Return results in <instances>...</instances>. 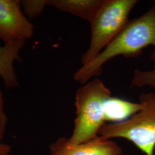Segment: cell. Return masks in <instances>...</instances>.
<instances>
[{
  "label": "cell",
  "instance_id": "1",
  "mask_svg": "<svg viewBox=\"0 0 155 155\" xmlns=\"http://www.w3.org/2000/svg\"><path fill=\"white\" fill-rule=\"evenodd\" d=\"M149 45L155 48L150 56H155V4L143 15L129 21L98 55L74 74V79L84 84L94 76L101 75L104 65L113 58L138 56Z\"/></svg>",
  "mask_w": 155,
  "mask_h": 155
},
{
  "label": "cell",
  "instance_id": "10",
  "mask_svg": "<svg viewBox=\"0 0 155 155\" xmlns=\"http://www.w3.org/2000/svg\"><path fill=\"white\" fill-rule=\"evenodd\" d=\"M132 86L139 87H155V65L152 70L149 71L135 70L133 72Z\"/></svg>",
  "mask_w": 155,
  "mask_h": 155
},
{
  "label": "cell",
  "instance_id": "12",
  "mask_svg": "<svg viewBox=\"0 0 155 155\" xmlns=\"http://www.w3.org/2000/svg\"><path fill=\"white\" fill-rule=\"evenodd\" d=\"M8 118L4 111V99L3 94L0 90V144L4 137Z\"/></svg>",
  "mask_w": 155,
  "mask_h": 155
},
{
  "label": "cell",
  "instance_id": "3",
  "mask_svg": "<svg viewBox=\"0 0 155 155\" xmlns=\"http://www.w3.org/2000/svg\"><path fill=\"white\" fill-rule=\"evenodd\" d=\"M139 102L143 107L123 122L105 124L98 136L106 139L122 138L134 144L146 155H154L155 148V93H142Z\"/></svg>",
  "mask_w": 155,
  "mask_h": 155
},
{
  "label": "cell",
  "instance_id": "9",
  "mask_svg": "<svg viewBox=\"0 0 155 155\" xmlns=\"http://www.w3.org/2000/svg\"><path fill=\"white\" fill-rule=\"evenodd\" d=\"M143 104L136 103L117 97H110L104 104V116L106 121L114 123L123 122L141 110Z\"/></svg>",
  "mask_w": 155,
  "mask_h": 155
},
{
  "label": "cell",
  "instance_id": "4",
  "mask_svg": "<svg viewBox=\"0 0 155 155\" xmlns=\"http://www.w3.org/2000/svg\"><path fill=\"white\" fill-rule=\"evenodd\" d=\"M137 2L136 0H106L90 22L91 40L82 57V65L93 60L120 33L129 21L128 16Z\"/></svg>",
  "mask_w": 155,
  "mask_h": 155
},
{
  "label": "cell",
  "instance_id": "13",
  "mask_svg": "<svg viewBox=\"0 0 155 155\" xmlns=\"http://www.w3.org/2000/svg\"><path fill=\"white\" fill-rule=\"evenodd\" d=\"M11 152V147L8 144H0V155H9Z\"/></svg>",
  "mask_w": 155,
  "mask_h": 155
},
{
  "label": "cell",
  "instance_id": "5",
  "mask_svg": "<svg viewBox=\"0 0 155 155\" xmlns=\"http://www.w3.org/2000/svg\"><path fill=\"white\" fill-rule=\"evenodd\" d=\"M21 6V1L0 0V39L5 44L25 42L33 36V25Z\"/></svg>",
  "mask_w": 155,
  "mask_h": 155
},
{
  "label": "cell",
  "instance_id": "8",
  "mask_svg": "<svg viewBox=\"0 0 155 155\" xmlns=\"http://www.w3.org/2000/svg\"><path fill=\"white\" fill-rule=\"evenodd\" d=\"M25 43L14 42L0 47V77L8 89L15 87L18 85L14 63L20 61L19 53Z\"/></svg>",
  "mask_w": 155,
  "mask_h": 155
},
{
  "label": "cell",
  "instance_id": "7",
  "mask_svg": "<svg viewBox=\"0 0 155 155\" xmlns=\"http://www.w3.org/2000/svg\"><path fill=\"white\" fill-rule=\"evenodd\" d=\"M106 0H47V5L68 12L91 22Z\"/></svg>",
  "mask_w": 155,
  "mask_h": 155
},
{
  "label": "cell",
  "instance_id": "6",
  "mask_svg": "<svg viewBox=\"0 0 155 155\" xmlns=\"http://www.w3.org/2000/svg\"><path fill=\"white\" fill-rule=\"evenodd\" d=\"M50 155H122V148L111 139L98 136L82 143L74 144L59 137L49 147Z\"/></svg>",
  "mask_w": 155,
  "mask_h": 155
},
{
  "label": "cell",
  "instance_id": "14",
  "mask_svg": "<svg viewBox=\"0 0 155 155\" xmlns=\"http://www.w3.org/2000/svg\"><path fill=\"white\" fill-rule=\"evenodd\" d=\"M150 59H152V61H153V63H155V56H150Z\"/></svg>",
  "mask_w": 155,
  "mask_h": 155
},
{
  "label": "cell",
  "instance_id": "11",
  "mask_svg": "<svg viewBox=\"0 0 155 155\" xmlns=\"http://www.w3.org/2000/svg\"><path fill=\"white\" fill-rule=\"evenodd\" d=\"M25 14L30 18L38 16L43 11L45 6L47 5V0L39 1H21Z\"/></svg>",
  "mask_w": 155,
  "mask_h": 155
},
{
  "label": "cell",
  "instance_id": "15",
  "mask_svg": "<svg viewBox=\"0 0 155 155\" xmlns=\"http://www.w3.org/2000/svg\"></svg>",
  "mask_w": 155,
  "mask_h": 155
},
{
  "label": "cell",
  "instance_id": "2",
  "mask_svg": "<svg viewBox=\"0 0 155 155\" xmlns=\"http://www.w3.org/2000/svg\"><path fill=\"white\" fill-rule=\"evenodd\" d=\"M110 90L100 79L89 81L78 90L75 97L77 117L71 136L74 144L82 143L98 136L105 124L104 104L111 97Z\"/></svg>",
  "mask_w": 155,
  "mask_h": 155
}]
</instances>
